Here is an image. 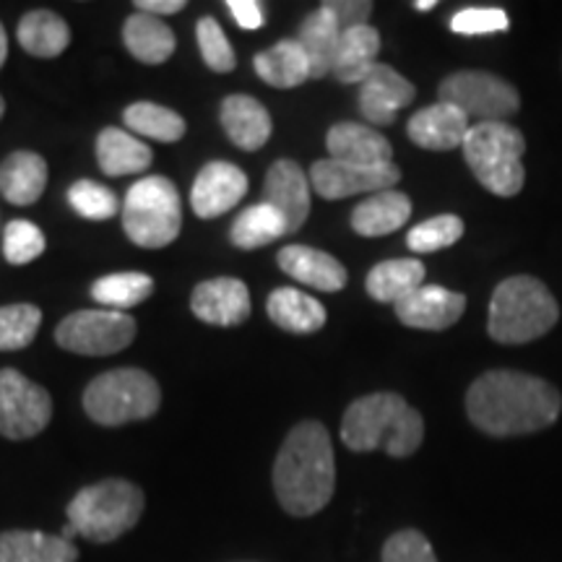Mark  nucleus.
<instances>
[{
  "label": "nucleus",
  "instance_id": "f257e3e1",
  "mask_svg": "<svg viewBox=\"0 0 562 562\" xmlns=\"http://www.w3.org/2000/svg\"><path fill=\"white\" fill-rule=\"evenodd\" d=\"M562 396L552 383L516 370H490L467 393V414L495 438L529 435L560 417Z\"/></svg>",
  "mask_w": 562,
  "mask_h": 562
},
{
  "label": "nucleus",
  "instance_id": "f03ea898",
  "mask_svg": "<svg viewBox=\"0 0 562 562\" xmlns=\"http://www.w3.org/2000/svg\"><path fill=\"white\" fill-rule=\"evenodd\" d=\"M336 487V461L321 422H300L281 442L273 463V492L281 508L305 518L326 508Z\"/></svg>",
  "mask_w": 562,
  "mask_h": 562
},
{
  "label": "nucleus",
  "instance_id": "7ed1b4c3",
  "mask_svg": "<svg viewBox=\"0 0 562 562\" xmlns=\"http://www.w3.org/2000/svg\"><path fill=\"white\" fill-rule=\"evenodd\" d=\"M341 440L357 453L383 448L393 459H406L425 440V422L398 393H370L344 414Z\"/></svg>",
  "mask_w": 562,
  "mask_h": 562
},
{
  "label": "nucleus",
  "instance_id": "20e7f679",
  "mask_svg": "<svg viewBox=\"0 0 562 562\" xmlns=\"http://www.w3.org/2000/svg\"><path fill=\"white\" fill-rule=\"evenodd\" d=\"M560 318L552 292L533 277H510L490 302V336L497 344H529L544 336Z\"/></svg>",
  "mask_w": 562,
  "mask_h": 562
},
{
  "label": "nucleus",
  "instance_id": "39448f33",
  "mask_svg": "<svg viewBox=\"0 0 562 562\" xmlns=\"http://www.w3.org/2000/svg\"><path fill=\"white\" fill-rule=\"evenodd\" d=\"M463 159L490 193L510 199L524 188V133L510 123H474L463 138Z\"/></svg>",
  "mask_w": 562,
  "mask_h": 562
},
{
  "label": "nucleus",
  "instance_id": "423d86ee",
  "mask_svg": "<svg viewBox=\"0 0 562 562\" xmlns=\"http://www.w3.org/2000/svg\"><path fill=\"white\" fill-rule=\"evenodd\" d=\"M68 524L94 544L115 542L138 524L144 513V492L133 482L104 480L76 492L68 503Z\"/></svg>",
  "mask_w": 562,
  "mask_h": 562
},
{
  "label": "nucleus",
  "instance_id": "0eeeda50",
  "mask_svg": "<svg viewBox=\"0 0 562 562\" xmlns=\"http://www.w3.org/2000/svg\"><path fill=\"white\" fill-rule=\"evenodd\" d=\"M161 391L149 372L136 368L110 370L83 391V409L102 427H121L149 419L159 412Z\"/></svg>",
  "mask_w": 562,
  "mask_h": 562
},
{
  "label": "nucleus",
  "instance_id": "6e6552de",
  "mask_svg": "<svg viewBox=\"0 0 562 562\" xmlns=\"http://www.w3.org/2000/svg\"><path fill=\"white\" fill-rule=\"evenodd\" d=\"M182 227L180 193L170 178L151 175L133 182L123 201V229L138 248H167Z\"/></svg>",
  "mask_w": 562,
  "mask_h": 562
},
{
  "label": "nucleus",
  "instance_id": "1a4fd4ad",
  "mask_svg": "<svg viewBox=\"0 0 562 562\" xmlns=\"http://www.w3.org/2000/svg\"><path fill=\"white\" fill-rule=\"evenodd\" d=\"M440 102L453 104L476 123H508L521 108L516 87L487 70H459L448 76L440 83Z\"/></svg>",
  "mask_w": 562,
  "mask_h": 562
},
{
  "label": "nucleus",
  "instance_id": "9d476101",
  "mask_svg": "<svg viewBox=\"0 0 562 562\" xmlns=\"http://www.w3.org/2000/svg\"><path fill=\"white\" fill-rule=\"evenodd\" d=\"M136 339V321L121 311H79L60 321L55 341L87 357H108Z\"/></svg>",
  "mask_w": 562,
  "mask_h": 562
},
{
  "label": "nucleus",
  "instance_id": "9b49d317",
  "mask_svg": "<svg viewBox=\"0 0 562 562\" xmlns=\"http://www.w3.org/2000/svg\"><path fill=\"white\" fill-rule=\"evenodd\" d=\"M53 398L19 370H0V435L9 440L34 438L50 425Z\"/></svg>",
  "mask_w": 562,
  "mask_h": 562
},
{
  "label": "nucleus",
  "instance_id": "f8f14e48",
  "mask_svg": "<svg viewBox=\"0 0 562 562\" xmlns=\"http://www.w3.org/2000/svg\"><path fill=\"white\" fill-rule=\"evenodd\" d=\"M402 180V170L396 165H351L341 159H321L311 167V182L321 199L341 201L357 193H381L393 191Z\"/></svg>",
  "mask_w": 562,
  "mask_h": 562
},
{
  "label": "nucleus",
  "instance_id": "ddd939ff",
  "mask_svg": "<svg viewBox=\"0 0 562 562\" xmlns=\"http://www.w3.org/2000/svg\"><path fill=\"white\" fill-rule=\"evenodd\" d=\"M248 193V175L232 161H209L199 172L191 191V206L201 220L227 214Z\"/></svg>",
  "mask_w": 562,
  "mask_h": 562
},
{
  "label": "nucleus",
  "instance_id": "4468645a",
  "mask_svg": "<svg viewBox=\"0 0 562 562\" xmlns=\"http://www.w3.org/2000/svg\"><path fill=\"white\" fill-rule=\"evenodd\" d=\"M311 178L292 159L273 161L263 186V203H269L286 224V235L297 232L311 214Z\"/></svg>",
  "mask_w": 562,
  "mask_h": 562
},
{
  "label": "nucleus",
  "instance_id": "2eb2a0df",
  "mask_svg": "<svg viewBox=\"0 0 562 562\" xmlns=\"http://www.w3.org/2000/svg\"><path fill=\"white\" fill-rule=\"evenodd\" d=\"M393 307L404 326L422 328V331H446L467 311V297L446 286L422 284L417 292Z\"/></svg>",
  "mask_w": 562,
  "mask_h": 562
},
{
  "label": "nucleus",
  "instance_id": "dca6fc26",
  "mask_svg": "<svg viewBox=\"0 0 562 562\" xmlns=\"http://www.w3.org/2000/svg\"><path fill=\"white\" fill-rule=\"evenodd\" d=\"M191 311L209 326H237L250 315V292L245 281L232 277L201 281L193 290Z\"/></svg>",
  "mask_w": 562,
  "mask_h": 562
},
{
  "label": "nucleus",
  "instance_id": "f3484780",
  "mask_svg": "<svg viewBox=\"0 0 562 562\" xmlns=\"http://www.w3.org/2000/svg\"><path fill=\"white\" fill-rule=\"evenodd\" d=\"M414 83H409L396 68L378 63L370 76L360 83V112L372 125H391L396 112L414 102Z\"/></svg>",
  "mask_w": 562,
  "mask_h": 562
},
{
  "label": "nucleus",
  "instance_id": "a211bd4d",
  "mask_svg": "<svg viewBox=\"0 0 562 562\" xmlns=\"http://www.w3.org/2000/svg\"><path fill=\"white\" fill-rule=\"evenodd\" d=\"M469 128H472V121L459 108L438 102L412 115L406 133L422 149L451 151L456 146H463Z\"/></svg>",
  "mask_w": 562,
  "mask_h": 562
},
{
  "label": "nucleus",
  "instance_id": "6ab92c4d",
  "mask_svg": "<svg viewBox=\"0 0 562 562\" xmlns=\"http://www.w3.org/2000/svg\"><path fill=\"white\" fill-rule=\"evenodd\" d=\"M281 271L290 273L292 279L302 281V284L313 286L321 292H339L347 286V269L336 261L328 252L307 248V245H286L279 252Z\"/></svg>",
  "mask_w": 562,
  "mask_h": 562
},
{
  "label": "nucleus",
  "instance_id": "aec40b11",
  "mask_svg": "<svg viewBox=\"0 0 562 562\" xmlns=\"http://www.w3.org/2000/svg\"><path fill=\"white\" fill-rule=\"evenodd\" d=\"M331 159L351 161V165H391V140L375 128L362 123H336L326 136Z\"/></svg>",
  "mask_w": 562,
  "mask_h": 562
},
{
  "label": "nucleus",
  "instance_id": "412c9836",
  "mask_svg": "<svg viewBox=\"0 0 562 562\" xmlns=\"http://www.w3.org/2000/svg\"><path fill=\"white\" fill-rule=\"evenodd\" d=\"M222 128L243 151H258L271 138V115L248 94H229L222 102Z\"/></svg>",
  "mask_w": 562,
  "mask_h": 562
},
{
  "label": "nucleus",
  "instance_id": "4be33fe9",
  "mask_svg": "<svg viewBox=\"0 0 562 562\" xmlns=\"http://www.w3.org/2000/svg\"><path fill=\"white\" fill-rule=\"evenodd\" d=\"M412 216V201L402 191H381L357 203L351 211V229L362 237H383L402 229Z\"/></svg>",
  "mask_w": 562,
  "mask_h": 562
},
{
  "label": "nucleus",
  "instance_id": "5701e85b",
  "mask_svg": "<svg viewBox=\"0 0 562 562\" xmlns=\"http://www.w3.org/2000/svg\"><path fill=\"white\" fill-rule=\"evenodd\" d=\"M47 188V161L34 151H13L0 165V193L13 206H32Z\"/></svg>",
  "mask_w": 562,
  "mask_h": 562
},
{
  "label": "nucleus",
  "instance_id": "b1692460",
  "mask_svg": "<svg viewBox=\"0 0 562 562\" xmlns=\"http://www.w3.org/2000/svg\"><path fill=\"white\" fill-rule=\"evenodd\" d=\"M378 53H381V34L375 26L364 24L341 32L331 74L341 83H362L378 66Z\"/></svg>",
  "mask_w": 562,
  "mask_h": 562
},
{
  "label": "nucleus",
  "instance_id": "393cba45",
  "mask_svg": "<svg viewBox=\"0 0 562 562\" xmlns=\"http://www.w3.org/2000/svg\"><path fill=\"white\" fill-rule=\"evenodd\" d=\"M269 318L277 323L279 328L290 334H313L326 326V307L311 294L294 290V286H279L271 292L269 302H266Z\"/></svg>",
  "mask_w": 562,
  "mask_h": 562
},
{
  "label": "nucleus",
  "instance_id": "a878e982",
  "mask_svg": "<svg viewBox=\"0 0 562 562\" xmlns=\"http://www.w3.org/2000/svg\"><path fill=\"white\" fill-rule=\"evenodd\" d=\"M123 42L128 47L133 58L146 63V66H159V63L170 60L175 53V32L159 16L136 11L128 16L123 26Z\"/></svg>",
  "mask_w": 562,
  "mask_h": 562
},
{
  "label": "nucleus",
  "instance_id": "bb28decb",
  "mask_svg": "<svg viewBox=\"0 0 562 562\" xmlns=\"http://www.w3.org/2000/svg\"><path fill=\"white\" fill-rule=\"evenodd\" d=\"M79 550L63 537L42 531L0 533V562H76Z\"/></svg>",
  "mask_w": 562,
  "mask_h": 562
},
{
  "label": "nucleus",
  "instance_id": "cd10ccee",
  "mask_svg": "<svg viewBox=\"0 0 562 562\" xmlns=\"http://www.w3.org/2000/svg\"><path fill=\"white\" fill-rule=\"evenodd\" d=\"M151 149L144 140L131 136L121 128H104L97 138V161L102 172L110 178H123V175H138L149 170Z\"/></svg>",
  "mask_w": 562,
  "mask_h": 562
},
{
  "label": "nucleus",
  "instance_id": "c85d7f7f",
  "mask_svg": "<svg viewBox=\"0 0 562 562\" xmlns=\"http://www.w3.org/2000/svg\"><path fill=\"white\" fill-rule=\"evenodd\" d=\"M252 66L266 83L277 89H294L311 79V60L297 40L277 42L269 50L258 53Z\"/></svg>",
  "mask_w": 562,
  "mask_h": 562
},
{
  "label": "nucleus",
  "instance_id": "c756f323",
  "mask_svg": "<svg viewBox=\"0 0 562 562\" xmlns=\"http://www.w3.org/2000/svg\"><path fill=\"white\" fill-rule=\"evenodd\" d=\"M339 24H336V19L323 5L302 21L297 42L302 45V50H305L307 60H311V79H323L326 74H331L336 50H339Z\"/></svg>",
  "mask_w": 562,
  "mask_h": 562
},
{
  "label": "nucleus",
  "instance_id": "7c9ffc66",
  "mask_svg": "<svg viewBox=\"0 0 562 562\" xmlns=\"http://www.w3.org/2000/svg\"><path fill=\"white\" fill-rule=\"evenodd\" d=\"M425 284V266L414 258H393V261L378 263L368 273V294L378 302H398L409 297Z\"/></svg>",
  "mask_w": 562,
  "mask_h": 562
},
{
  "label": "nucleus",
  "instance_id": "2f4dec72",
  "mask_svg": "<svg viewBox=\"0 0 562 562\" xmlns=\"http://www.w3.org/2000/svg\"><path fill=\"white\" fill-rule=\"evenodd\" d=\"M19 45L34 58H58L70 45V30L55 11H30L19 21Z\"/></svg>",
  "mask_w": 562,
  "mask_h": 562
},
{
  "label": "nucleus",
  "instance_id": "473e14b6",
  "mask_svg": "<svg viewBox=\"0 0 562 562\" xmlns=\"http://www.w3.org/2000/svg\"><path fill=\"white\" fill-rule=\"evenodd\" d=\"M281 235H286L284 220H281L277 209L263 201L256 203V206L245 209L229 229L232 243L243 250L263 248V245L279 240Z\"/></svg>",
  "mask_w": 562,
  "mask_h": 562
},
{
  "label": "nucleus",
  "instance_id": "72a5a7b5",
  "mask_svg": "<svg viewBox=\"0 0 562 562\" xmlns=\"http://www.w3.org/2000/svg\"><path fill=\"white\" fill-rule=\"evenodd\" d=\"M154 281L151 277L138 271H123V273H110L94 281L91 286V297L102 305H108V311H128L136 307L146 297H151Z\"/></svg>",
  "mask_w": 562,
  "mask_h": 562
},
{
  "label": "nucleus",
  "instance_id": "f704fd0d",
  "mask_svg": "<svg viewBox=\"0 0 562 562\" xmlns=\"http://www.w3.org/2000/svg\"><path fill=\"white\" fill-rule=\"evenodd\" d=\"M125 125L138 136L161 140V144H175L186 136V121L170 108H161L154 102H136L125 110Z\"/></svg>",
  "mask_w": 562,
  "mask_h": 562
},
{
  "label": "nucleus",
  "instance_id": "c9c22d12",
  "mask_svg": "<svg viewBox=\"0 0 562 562\" xmlns=\"http://www.w3.org/2000/svg\"><path fill=\"white\" fill-rule=\"evenodd\" d=\"M42 311L26 302L0 307V351H16L30 347L40 331Z\"/></svg>",
  "mask_w": 562,
  "mask_h": 562
},
{
  "label": "nucleus",
  "instance_id": "e433bc0d",
  "mask_svg": "<svg viewBox=\"0 0 562 562\" xmlns=\"http://www.w3.org/2000/svg\"><path fill=\"white\" fill-rule=\"evenodd\" d=\"M68 203L76 214L83 216L89 222H108L117 211H123L117 195L104 188L102 182L94 180H79L70 186L68 191Z\"/></svg>",
  "mask_w": 562,
  "mask_h": 562
},
{
  "label": "nucleus",
  "instance_id": "4c0bfd02",
  "mask_svg": "<svg viewBox=\"0 0 562 562\" xmlns=\"http://www.w3.org/2000/svg\"><path fill=\"white\" fill-rule=\"evenodd\" d=\"M463 222L453 214H440L432 220H425L417 224L406 237V245L414 252H438L442 248H451L461 240Z\"/></svg>",
  "mask_w": 562,
  "mask_h": 562
},
{
  "label": "nucleus",
  "instance_id": "58836bf2",
  "mask_svg": "<svg viewBox=\"0 0 562 562\" xmlns=\"http://www.w3.org/2000/svg\"><path fill=\"white\" fill-rule=\"evenodd\" d=\"M45 235L37 224L26 220H11L3 229V256L13 266L32 263L45 252Z\"/></svg>",
  "mask_w": 562,
  "mask_h": 562
},
{
  "label": "nucleus",
  "instance_id": "ea45409f",
  "mask_svg": "<svg viewBox=\"0 0 562 562\" xmlns=\"http://www.w3.org/2000/svg\"><path fill=\"white\" fill-rule=\"evenodd\" d=\"M195 37H199L201 55L211 70H216V74H229V70L237 66L235 50H232L227 34H224L222 24L214 16H203L199 21Z\"/></svg>",
  "mask_w": 562,
  "mask_h": 562
},
{
  "label": "nucleus",
  "instance_id": "a19ab883",
  "mask_svg": "<svg viewBox=\"0 0 562 562\" xmlns=\"http://www.w3.org/2000/svg\"><path fill=\"white\" fill-rule=\"evenodd\" d=\"M508 26H510L508 13L503 9H490V5H482V9H461L451 19V30L456 34H463V37L497 34L508 30Z\"/></svg>",
  "mask_w": 562,
  "mask_h": 562
},
{
  "label": "nucleus",
  "instance_id": "79ce46f5",
  "mask_svg": "<svg viewBox=\"0 0 562 562\" xmlns=\"http://www.w3.org/2000/svg\"><path fill=\"white\" fill-rule=\"evenodd\" d=\"M383 562H438L432 544L417 529H404L385 542Z\"/></svg>",
  "mask_w": 562,
  "mask_h": 562
},
{
  "label": "nucleus",
  "instance_id": "37998d69",
  "mask_svg": "<svg viewBox=\"0 0 562 562\" xmlns=\"http://www.w3.org/2000/svg\"><path fill=\"white\" fill-rule=\"evenodd\" d=\"M323 9L331 13L341 32H347L368 24L372 3H368V0H328V3H323Z\"/></svg>",
  "mask_w": 562,
  "mask_h": 562
},
{
  "label": "nucleus",
  "instance_id": "c03bdc74",
  "mask_svg": "<svg viewBox=\"0 0 562 562\" xmlns=\"http://www.w3.org/2000/svg\"><path fill=\"white\" fill-rule=\"evenodd\" d=\"M227 9L232 16H235L237 24L248 32L261 30L266 24V13L261 9V3H256V0H227Z\"/></svg>",
  "mask_w": 562,
  "mask_h": 562
},
{
  "label": "nucleus",
  "instance_id": "a18cd8bd",
  "mask_svg": "<svg viewBox=\"0 0 562 562\" xmlns=\"http://www.w3.org/2000/svg\"><path fill=\"white\" fill-rule=\"evenodd\" d=\"M136 9L140 13H151V16H167V13L186 9V0H138Z\"/></svg>",
  "mask_w": 562,
  "mask_h": 562
},
{
  "label": "nucleus",
  "instance_id": "49530a36",
  "mask_svg": "<svg viewBox=\"0 0 562 562\" xmlns=\"http://www.w3.org/2000/svg\"><path fill=\"white\" fill-rule=\"evenodd\" d=\"M5 55H9V37H5V30H3V24H0V68H3V63H5Z\"/></svg>",
  "mask_w": 562,
  "mask_h": 562
},
{
  "label": "nucleus",
  "instance_id": "de8ad7c7",
  "mask_svg": "<svg viewBox=\"0 0 562 562\" xmlns=\"http://www.w3.org/2000/svg\"><path fill=\"white\" fill-rule=\"evenodd\" d=\"M60 537H63V539H66V542H70V544H74V539H76V537H79V531H76V526H74V524H68V526H66V529H63V533H60Z\"/></svg>",
  "mask_w": 562,
  "mask_h": 562
},
{
  "label": "nucleus",
  "instance_id": "09e8293b",
  "mask_svg": "<svg viewBox=\"0 0 562 562\" xmlns=\"http://www.w3.org/2000/svg\"><path fill=\"white\" fill-rule=\"evenodd\" d=\"M414 9H417V11H432L435 0H419V3H414Z\"/></svg>",
  "mask_w": 562,
  "mask_h": 562
},
{
  "label": "nucleus",
  "instance_id": "8fccbe9b",
  "mask_svg": "<svg viewBox=\"0 0 562 562\" xmlns=\"http://www.w3.org/2000/svg\"><path fill=\"white\" fill-rule=\"evenodd\" d=\"M3 112H5V100L0 97V117H3Z\"/></svg>",
  "mask_w": 562,
  "mask_h": 562
}]
</instances>
